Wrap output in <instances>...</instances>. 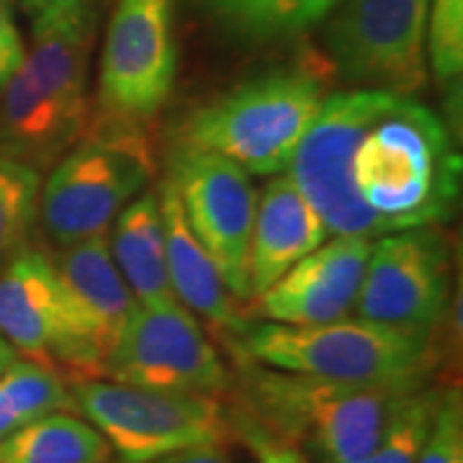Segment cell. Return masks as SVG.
Instances as JSON below:
<instances>
[{"instance_id": "cell-32", "label": "cell", "mask_w": 463, "mask_h": 463, "mask_svg": "<svg viewBox=\"0 0 463 463\" xmlns=\"http://www.w3.org/2000/svg\"><path fill=\"white\" fill-rule=\"evenodd\" d=\"M16 358H18L16 347L11 345L8 340H3V337H0V373H3V371H5L8 365L14 364Z\"/></svg>"}, {"instance_id": "cell-27", "label": "cell", "mask_w": 463, "mask_h": 463, "mask_svg": "<svg viewBox=\"0 0 463 463\" xmlns=\"http://www.w3.org/2000/svg\"><path fill=\"white\" fill-rule=\"evenodd\" d=\"M227 417H230V432L240 438V443H245L255 463H309L301 446L283 440L281 435L265 428L248 410H237Z\"/></svg>"}, {"instance_id": "cell-30", "label": "cell", "mask_w": 463, "mask_h": 463, "mask_svg": "<svg viewBox=\"0 0 463 463\" xmlns=\"http://www.w3.org/2000/svg\"><path fill=\"white\" fill-rule=\"evenodd\" d=\"M337 3L340 0H297V8H294V32H304V29L315 26L319 21H325V16L330 14Z\"/></svg>"}, {"instance_id": "cell-3", "label": "cell", "mask_w": 463, "mask_h": 463, "mask_svg": "<svg viewBox=\"0 0 463 463\" xmlns=\"http://www.w3.org/2000/svg\"><path fill=\"white\" fill-rule=\"evenodd\" d=\"M96 11L33 32V47L0 88V152L36 173L80 142Z\"/></svg>"}, {"instance_id": "cell-6", "label": "cell", "mask_w": 463, "mask_h": 463, "mask_svg": "<svg viewBox=\"0 0 463 463\" xmlns=\"http://www.w3.org/2000/svg\"><path fill=\"white\" fill-rule=\"evenodd\" d=\"M175 75L173 0H116L100 57L93 137L147 147L145 129L170 99Z\"/></svg>"}, {"instance_id": "cell-9", "label": "cell", "mask_w": 463, "mask_h": 463, "mask_svg": "<svg viewBox=\"0 0 463 463\" xmlns=\"http://www.w3.org/2000/svg\"><path fill=\"white\" fill-rule=\"evenodd\" d=\"M394 99V93L371 88L325 96L286 167L298 194L312 203L327 232L337 237L373 240L386 234L379 216L365 209L353 188L350 160L365 127Z\"/></svg>"}, {"instance_id": "cell-2", "label": "cell", "mask_w": 463, "mask_h": 463, "mask_svg": "<svg viewBox=\"0 0 463 463\" xmlns=\"http://www.w3.org/2000/svg\"><path fill=\"white\" fill-rule=\"evenodd\" d=\"M248 364L242 371V410L283 440L312 448L319 463L364 458L414 394L425 389V381L340 383Z\"/></svg>"}, {"instance_id": "cell-20", "label": "cell", "mask_w": 463, "mask_h": 463, "mask_svg": "<svg viewBox=\"0 0 463 463\" xmlns=\"http://www.w3.org/2000/svg\"><path fill=\"white\" fill-rule=\"evenodd\" d=\"M111 448L88 420L52 412L0 440V463H109Z\"/></svg>"}, {"instance_id": "cell-8", "label": "cell", "mask_w": 463, "mask_h": 463, "mask_svg": "<svg viewBox=\"0 0 463 463\" xmlns=\"http://www.w3.org/2000/svg\"><path fill=\"white\" fill-rule=\"evenodd\" d=\"M430 0H340L322 29V47L353 88L412 99L428 83Z\"/></svg>"}, {"instance_id": "cell-18", "label": "cell", "mask_w": 463, "mask_h": 463, "mask_svg": "<svg viewBox=\"0 0 463 463\" xmlns=\"http://www.w3.org/2000/svg\"><path fill=\"white\" fill-rule=\"evenodd\" d=\"M157 196H160V212L165 227L167 273H170L175 301L183 304L191 315L203 317L219 330L230 332L232 337H240L250 327V322H245L237 312V304L230 288L222 281L214 260L201 248L196 234L188 227L178 194L167 178L157 188Z\"/></svg>"}, {"instance_id": "cell-7", "label": "cell", "mask_w": 463, "mask_h": 463, "mask_svg": "<svg viewBox=\"0 0 463 463\" xmlns=\"http://www.w3.org/2000/svg\"><path fill=\"white\" fill-rule=\"evenodd\" d=\"M75 410L103 435L121 463H152L188 448L222 446L230 417L203 394L157 392L111 379L72 383Z\"/></svg>"}, {"instance_id": "cell-19", "label": "cell", "mask_w": 463, "mask_h": 463, "mask_svg": "<svg viewBox=\"0 0 463 463\" xmlns=\"http://www.w3.org/2000/svg\"><path fill=\"white\" fill-rule=\"evenodd\" d=\"M109 250L121 279L142 307L175 301L167 273L165 227L157 191H145L114 219Z\"/></svg>"}, {"instance_id": "cell-12", "label": "cell", "mask_w": 463, "mask_h": 463, "mask_svg": "<svg viewBox=\"0 0 463 463\" xmlns=\"http://www.w3.org/2000/svg\"><path fill=\"white\" fill-rule=\"evenodd\" d=\"M165 178L173 183L188 227L214 260L232 297H252L248 255L255 191L248 173L212 152L173 145Z\"/></svg>"}, {"instance_id": "cell-10", "label": "cell", "mask_w": 463, "mask_h": 463, "mask_svg": "<svg viewBox=\"0 0 463 463\" xmlns=\"http://www.w3.org/2000/svg\"><path fill=\"white\" fill-rule=\"evenodd\" d=\"M152 175L147 147L85 139L54 165L39 191V222L54 248L103 237Z\"/></svg>"}, {"instance_id": "cell-11", "label": "cell", "mask_w": 463, "mask_h": 463, "mask_svg": "<svg viewBox=\"0 0 463 463\" xmlns=\"http://www.w3.org/2000/svg\"><path fill=\"white\" fill-rule=\"evenodd\" d=\"M99 379L216 397L230 386V371L199 319L178 301H167L157 307L137 304Z\"/></svg>"}, {"instance_id": "cell-25", "label": "cell", "mask_w": 463, "mask_h": 463, "mask_svg": "<svg viewBox=\"0 0 463 463\" xmlns=\"http://www.w3.org/2000/svg\"><path fill=\"white\" fill-rule=\"evenodd\" d=\"M438 397H440L438 392L420 389L392 422V428L383 432V438L373 446V450H368L364 458L353 463H417V456L432 425Z\"/></svg>"}, {"instance_id": "cell-4", "label": "cell", "mask_w": 463, "mask_h": 463, "mask_svg": "<svg viewBox=\"0 0 463 463\" xmlns=\"http://www.w3.org/2000/svg\"><path fill=\"white\" fill-rule=\"evenodd\" d=\"M234 345L265 368L340 383L428 381L435 365V332L389 327L365 319L330 325H250Z\"/></svg>"}, {"instance_id": "cell-29", "label": "cell", "mask_w": 463, "mask_h": 463, "mask_svg": "<svg viewBox=\"0 0 463 463\" xmlns=\"http://www.w3.org/2000/svg\"><path fill=\"white\" fill-rule=\"evenodd\" d=\"M24 54L26 50H24L16 16H14V5L11 0H0V88L16 72Z\"/></svg>"}, {"instance_id": "cell-21", "label": "cell", "mask_w": 463, "mask_h": 463, "mask_svg": "<svg viewBox=\"0 0 463 463\" xmlns=\"http://www.w3.org/2000/svg\"><path fill=\"white\" fill-rule=\"evenodd\" d=\"M67 410H75V399L52 365L16 358L0 373V440L44 414Z\"/></svg>"}, {"instance_id": "cell-22", "label": "cell", "mask_w": 463, "mask_h": 463, "mask_svg": "<svg viewBox=\"0 0 463 463\" xmlns=\"http://www.w3.org/2000/svg\"><path fill=\"white\" fill-rule=\"evenodd\" d=\"M39 173L0 152V273L32 245L39 224Z\"/></svg>"}, {"instance_id": "cell-13", "label": "cell", "mask_w": 463, "mask_h": 463, "mask_svg": "<svg viewBox=\"0 0 463 463\" xmlns=\"http://www.w3.org/2000/svg\"><path fill=\"white\" fill-rule=\"evenodd\" d=\"M450 298V248L432 227L381 234L371 245L355 319L435 332Z\"/></svg>"}, {"instance_id": "cell-31", "label": "cell", "mask_w": 463, "mask_h": 463, "mask_svg": "<svg viewBox=\"0 0 463 463\" xmlns=\"http://www.w3.org/2000/svg\"><path fill=\"white\" fill-rule=\"evenodd\" d=\"M152 463H232V458L222 446H201L188 448V450L173 453V456L157 458V461Z\"/></svg>"}, {"instance_id": "cell-24", "label": "cell", "mask_w": 463, "mask_h": 463, "mask_svg": "<svg viewBox=\"0 0 463 463\" xmlns=\"http://www.w3.org/2000/svg\"><path fill=\"white\" fill-rule=\"evenodd\" d=\"M425 52L435 80L458 93L463 72V0H430Z\"/></svg>"}, {"instance_id": "cell-28", "label": "cell", "mask_w": 463, "mask_h": 463, "mask_svg": "<svg viewBox=\"0 0 463 463\" xmlns=\"http://www.w3.org/2000/svg\"><path fill=\"white\" fill-rule=\"evenodd\" d=\"M18 3L26 11V16L32 18L33 32L93 14V0H18Z\"/></svg>"}, {"instance_id": "cell-15", "label": "cell", "mask_w": 463, "mask_h": 463, "mask_svg": "<svg viewBox=\"0 0 463 463\" xmlns=\"http://www.w3.org/2000/svg\"><path fill=\"white\" fill-rule=\"evenodd\" d=\"M371 237H335L258 294V312L276 325H330L347 319L364 283Z\"/></svg>"}, {"instance_id": "cell-26", "label": "cell", "mask_w": 463, "mask_h": 463, "mask_svg": "<svg viewBox=\"0 0 463 463\" xmlns=\"http://www.w3.org/2000/svg\"><path fill=\"white\" fill-rule=\"evenodd\" d=\"M417 463H463V404L458 389H448L438 397Z\"/></svg>"}, {"instance_id": "cell-23", "label": "cell", "mask_w": 463, "mask_h": 463, "mask_svg": "<svg viewBox=\"0 0 463 463\" xmlns=\"http://www.w3.org/2000/svg\"><path fill=\"white\" fill-rule=\"evenodd\" d=\"M201 11L232 36L265 42L294 33L297 0H194Z\"/></svg>"}, {"instance_id": "cell-17", "label": "cell", "mask_w": 463, "mask_h": 463, "mask_svg": "<svg viewBox=\"0 0 463 463\" xmlns=\"http://www.w3.org/2000/svg\"><path fill=\"white\" fill-rule=\"evenodd\" d=\"M327 234L325 222L288 175L270 178L255 196L248 255L250 294H263L288 268L327 242Z\"/></svg>"}, {"instance_id": "cell-14", "label": "cell", "mask_w": 463, "mask_h": 463, "mask_svg": "<svg viewBox=\"0 0 463 463\" xmlns=\"http://www.w3.org/2000/svg\"><path fill=\"white\" fill-rule=\"evenodd\" d=\"M0 337L32 361L65 365L75 381L96 379L65 286L44 250L29 245L0 273Z\"/></svg>"}, {"instance_id": "cell-1", "label": "cell", "mask_w": 463, "mask_h": 463, "mask_svg": "<svg viewBox=\"0 0 463 463\" xmlns=\"http://www.w3.org/2000/svg\"><path fill=\"white\" fill-rule=\"evenodd\" d=\"M350 178L386 234L438 227L450 222L458 206L461 155L430 106L397 96L361 134Z\"/></svg>"}, {"instance_id": "cell-5", "label": "cell", "mask_w": 463, "mask_h": 463, "mask_svg": "<svg viewBox=\"0 0 463 463\" xmlns=\"http://www.w3.org/2000/svg\"><path fill=\"white\" fill-rule=\"evenodd\" d=\"M325 100L309 70H273L199 106L175 145L212 152L248 175L283 173Z\"/></svg>"}, {"instance_id": "cell-16", "label": "cell", "mask_w": 463, "mask_h": 463, "mask_svg": "<svg viewBox=\"0 0 463 463\" xmlns=\"http://www.w3.org/2000/svg\"><path fill=\"white\" fill-rule=\"evenodd\" d=\"M52 263L65 286L78 335L99 379L109 350L132 319L137 298L116 268L106 234L57 248Z\"/></svg>"}]
</instances>
